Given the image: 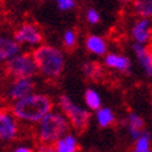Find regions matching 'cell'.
<instances>
[{
  "label": "cell",
  "instance_id": "2",
  "mask_svg": "<svg viewBox=\"0 0 152 152\" xmlns=\"http://www.w3.org/2000/svg\"><path fill=\"white\" fill-rule=\"evenodd\" d=\"M37 71L46 79L55 80L62 75L66 67V57L62 50L51 45H40L32 52Z\"/></svg>",
  "mask_w": 152,
  "mask_h": 152
},
{
  "label": "cell",
  "instance_id": "15",
  "mask_svg": "<svg viewBox=\"0 0 152 152\" xmlns=\"http://www.w3.org/2000/svg\"><path fill=\"white\" fill-rule=\"evenodd\" d=\"M56 152H78L79 151V145L78 140L74 135L72 134H64L53 143Z\"/></svg>",
  "mask_w": 152,
  "mask_h": 152
},
{
  "label": "cell",
  "instance_id": "6",
  "mask_svg": "<svg viewBox=\"0 0 152 152\" xmlns=\"http://www.w3.org/2000/svg\"><path fill=\"white\" fill-rule=\"evenodd\" d=\"M14 39L20 46L37 47L43 42V34L34 22H24L14 32Z\"/></svg>",
  "mask_w": 152,
  "mask_h": 152
},
{
  "label": "cell",
  "instance_id": "24",
  "mask_svg": "<svg viewBox=\"0 0 152 152\" xmlns=\"http://www.w3.org/2000/svg\"><path fill=\"white\" fill-rule=\"evenodd\" d=\"M37 152H56V150L51 143H42L37 150Z\"/></svg>",
  "mask_w": 152,
  "mask_h": 152
},
{
  "label": "cell",
  "instance_id": "27",
  "mask_svg": "<svg viewBox=\"0 0 152 152\" xmlns=\"http://www.w3.org/2000/svg\"><path fill=\"white\" fill-rule=\"evenodd\" d=\"M121 3H132V0H120Z\"/></svg>",
  "mask_w": 152,
  "mask_h": 152
},
{
  "label": "cell",
  "instance_id": "10",
  "mask_svg": "<svg viewBox=\"0 0 152 152\" xmlns=\"http://www.w3.org/2000/svg\"><path fill=\"white\" fill-rule=\"evenodd\" d=\"M104 66L113 71L127 73L131 71L132 62L125 55H121V53H118V52H108L104 56Z\"/></svg>",
  "mask_w": 152,
  "mask_h": 152
},
{
  "label": "cell",
  "instance_id": "14",
  "mask_svg": "<svg viewBox=\"0 0 152 152\" xmlns=\"http://www.w3.org/2000/svg\"><path fill=\"white\" fill-rule=\"evenodd\" d=\"M126 127H127V132L130 135V137L135 141L145 131V120L139 114L130 113L126 119Z\"/></svg>",
  "mask_w": 152,
  "mask_h": 152
},
{
  "label": "cell",
  "instance_id": "17",
  "mask_svg": "<svg viewBox=\"0 0 152 152\" xmlns=\"http://www.w3.org/2000/svg\"><path fill=\"white\" fill-rule=\"evenodd\" d=\"M132 6L139 18L152 19V0H132Z\"/></svg>",
  "mask_w": 152,
  "mask_h": 152
},
{
  "label": "cell",
  "instance_id": "20",
  "mask_svg": "<svg viewBox=\"0 0 152 152\" xmlns=\"http://www.w3.org/2000/svg\"><path fill=\"white\" fill-rule=\"evenodd\" d=\"M82 71L90 79H99L103 73L100 64H98L96 62H86L82 67Z\"/></svg>",
  "mask_w": 152,
  "mask_h": 152
},
{
  "label": "cell",
  "instance_id": "1",
  "mask_svg": "<svg viewBox=\"0 0 152 152\" xmlns=\"http://www.w3.org/2000/svg\"><path fill=\"white\" fill-rule=\"evenodd\" d=\"M53 110V102L46 94L32 93L27 96L12 102L11 111L18 120L27 124H37L47 114Z\"/></svg>",
  "mask_w": 152,
  "mask_h": 152
},
{
  "label": "cell",
  "instance_id": "18",
  "mask_svg": "<svg viewBox=\"0 0 152 152\" xmlns=\"http://www.w3.org/2000/svg\"><path fill=\"white\" fill-rule=\"evenodd\" d=\"M84 103L89 110L95 111L102 106V96L98 93V90L89 88L84 93Z\"/></svg>",
  "mask_w": 152,
  "mask_h": 152
},
{
  "label": "cell",
  "instance_id": "12",
  "mask_svg": "<svg viewBox=\"0 0 152 152\" xmlns=\"http://www.w3.org/2000/svg\"><path fill=\"white\" fill-rule=\"evenodd\" d=\"M132 52L135 53V57L140 63L142 71L145 72L146 75H152V56L148 51L147 45H142L134 42L131 45Z\"/></svg>",
  "mask_w": 152,
  "mask_h": 152
},
{
  "label": "cell",
  "instance_id": "8",
  "mask_svg": "<svg viewBox=\"0 0 152 152\" xmlns=\"http://www.w3.org/2000/svg\"><path fill=\"white\" fill-rule=\"evenodd\" d=\"M130 35L134 42L148 45L152 41V19L139 18L132 24Z\"/></svg>",
  "mask_w": 152,
  "mask_h": 152
},
{
  "label": "cell",
  "instance_id": "26",
  "mask_svg": "<svg viewBox=\"0 0 152 152\" xmlns=\"http://www.w3.org/2000/svg\"><path fill=\"white\" fill-rule=\"evenodd\" d=\"M148 47V51H150V53H151V56H152V43L150 45V46H147Z\"/></svg>",
  "mask_w": 152,
  "mask_h": 152
},
{
  "label": "cell",
  "instance_id": "25",
  "mask_svg": "<svg viewBox=\"0 0 152 152\" xmlns=\"http://www.w3.org/2000/svg\"><path fill=\"white\" fill-rule=\"evenodd\" d=\"M12 152H34L32 148H30L27 146H19L18 148H15Z\"/></svg>",
  "mask_w": 152,
  "mask_h": 152
},
{
  "label": "cell",
  "instance_id": "13",
  "mask_svg": "<svg viewBox=\"0 0 152 152\" xmlns=\"http://www.w3.org/2000/svg\"><path fill=\"white\" fill-rule=\"evenodd\" d=\"M86 48L89 53L98 57H104L108 53V42L99 35H88L86 37Z\"/></svg>",
  "mask_w": 152,
  "mask_h": 152
},
{
  "label": "cell",
  "instance_id": "4",
  "mask_svg": "<svg viewBox=\"0 0 152 152\" xmlns=\"http://www.w3.org/2000/svg\"><path fill=\"white\" fill-rule=\"evenodd\" d=\"M58 106H59L61 111L64 114L67 120L69 121L72 127H74L75 130H78V131L86 130L89 124V120H90V113L86 108L77 105L67 95L59 96Z\"/></svg>",
  "mask_w": 152,
  "mask_h": 152
},
{
  "label": "cell",
  "instance_id": "7",
  "mask_svg": "<svg viewBox=\"0 0 152 152\" xmlns=\"http://www.w3.org/2000/svg\"><path fill=\"white\" fill-rule=\"evenodd\" d=\"M19 120L11 110L0 108V142H11L19 136Z\"/></svg>",
  "mask_w": 152,
  "mask_h": 152
},
{
  "label": "cell",
  "instance_id": "28",
  "mask_svg": "<svg viewBox=\"0 0 152 152\" xmlns=\"http://www.w3.org/2000/svg\"><path fill=\"white\" fill-rule=\"evenodd\" d=\"M146 152H152V150H151V148H150V150H148V151H146Z\"/></svg>",
  "mask_w": 152,
  "mask_h": 152
},
{
  "label": "cell",
  "instance_id": "23",
  "mask_svg": "<svg viewBox=\"0 0 152 152\" xmlns=\"http://www.w3.org/2000/svg\"><path fill=\"white\" fill-rule=\"evenodd\" d=\"M55 1L61 11H71L75 6V0H55Z\"/></svg>",
  "mask_w": 152,
  "mask_h": 152
},
{
  "label": "cell",
  "instance_id": "9",
  "mask_svg": "<svg viewBox=\"0 0 152 152\" xmlns=\"http://www.w3.org/2000/svg\"><path fill=\"white\" fill-rule=\"evenodd\" d=\"M35 92V82L32 78H16L7 89V98L11 102H16L24 96Z\"/></svg>",
  "mask_w": 152,
  "mask_h": 152
},
{
  "label": "cell",
  "instance_id": "19",
  "mask_svg": "<svg viewBox=\"0 0 152 152\" xmlns=\"http://www.w3.org/2000/svg\"><path fill=\"white\" fill-rule=\"evenodd\" d=\"M151 142H152L151 134L145 130L137 139L135 140L132 152H146V151H148L151 148Z\"/></svg>",
  "mask_w": 152,
  "mask_h": 152
},
{
  "label": "cell",
  "instance_id": "5",
  "mask_svg": "<svg viewBox=\"0 0 152 152\" xmlns=\"http://www.w3.org/2000/svg\"><path fill=\"white\" fill-rule=\"evenodd\" d=\"M5 72L11 78H34L39 73L31 53H18L5 63Z\"/></svg>",
  "mask_w": 152,
  "mask_h": 152
},
{
  "label": "cell",
  "instance_id": "22",
  "mask_svg": "<svg viewBox=\"0 0 152 152\" xmlns=\"http://www.w3.org/2000/svg\"><path fill=\"white\" fill-rule=\"evenodd\" d=\"M86 19H87V22L90 25H98L100 22V14L98 10H95L94 7H90V9L87 10L86 12Z\"/></svg>",
  "mask_w": 152,
  "mask_h": 152
},
{
  "label": "cell",
  "instance_id": "11",
  "mask_svg": "<svg viewBox=\"0 0 152 152\" xmlns=\"http://www.w3.org/2000/svg\"><path fill=\"white\" fill-rule=\"evenodd\" d=\"M21 52V46L14 37L0 34V64L6 63L9 59Z\"/></svg>",
  "mask_w": 152,
  "mask_h": 152
},
{
  "label": "cell",
  "instance_id": "21",
  "mask_svg": "<svg viewBox=\"0 0 152 152\" xmlns=\"http://www.w3.org/2000/svg\"><path fill=\"white\" fill-rule=\"evenodd\" d=\"M77 32L74 31L73 28H69L64 31L63 36H62V42H63V46L67 48V50H74V47L77 46Z\"/></svg>",
  "mask_w": 152,
  "mask_h": 152
},
{
  "label": "cell",
  "instance_id": "3",
  "mask_svg": "<svg viewBox=\"0 0 152 152\" xmlns=\"http://www.w3.org/2000/svg\"><path fill=\"white\" fill-rule=\"evenodd\" d=\"M37 140L42 143L53 145L61 136L68 132L71 127L69 121L67 120L63 113L51 110L36 124Z\"/></svg>",
  "mask_w": 152,
  "mask_h": 152
},
{
  "label": "cell",
  "instance_id": "16",
  "mask_svg": "<svg viewBox=\"0 0 152 152\" xmlns=\"http://www.w3.org/2000/svg\"><path fill=\"white\" fill-rule=\"evenodd\" d=\"M95 120H96V124L100 127L106 129V127H110L115 124L116 116H115V113L110 108L100 106L98 110H95Z\"/></svg>",
  "mask_w": 152,
  "mask_h": 152
}]
</instances>
